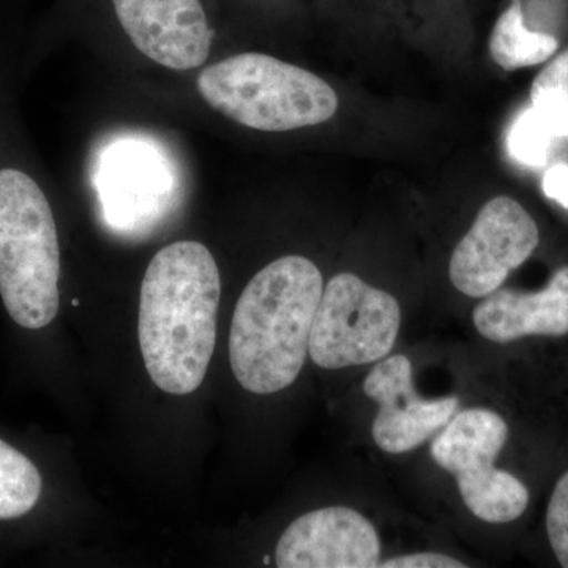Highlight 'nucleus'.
<instances>
[{
	"instance_id": "nucleus-11",
	"label": "nucleus",
	"mask_w": 568,
	"mask_h": 568,
	"mask_svg": "<svg viewBox=\"0 0 568 568\" xmlns=\"http://www.w3.org/2000/svg\"><path fill=\"white\" fill-rule=\"evenodd\" d=\"M558 48L559 40L552 33L534 31L526 24L525 11L515 0L497 18L489 37L493 61L507 71L540 65L552 58Z\"/></svg>"
},
{
	"instance_id": "nucleus-12",
	"label": "nucleus",
	"mask_w": 568,
	"mask_h": 568,
	"mask_svg": "<svg viewBox=\"0 0 568 568\" xmlns=\"http://www.w3.org/2000/svg\"><path fill=\"white\" fill-rule=\"evenodd\" d=\"M41 487L31 459L0 439V521L28 515L39 503Z\"/></svg>"
},
{
	"instance_id": "nucleus-13",
	"label": "nucleus",
	"mask_w": 568,
	"mask_h": 568,
	"mask_svg": "<svg viewBox=\"0 0 568 568\" xmlns=\"http://www.w3.org/2000/svg\"><path fill=\"white\" fill-rule=\"evenodd\" d=\"M559 140L551 123L534 106L521 112L507 134V151L523 166L541 168L548 163L549 151Z\"/></svg>"
},
{
	"instance_id": "nucleus-9",
	"label": "nucleus",
	"mask_w": 568,
	"mask_h": 568,
	"mask_svg": "<svg viewBox=\"0 0 568 568\" xmlns=\"http://www.w3.org/2000/svg\"><path fill=\"white\" fill-rule=\"evenodd\" d=\"M275 562L280 568H376L381 540L372 521L354 508H320L287 526Z\"/></svg>"
},
{
	"instance_id": "nucleus-4",
	"label": "nucleus",
	"mask_w": 568,
	"mask_h": 568,
	"mask_svg": "<svg viewBox=\"0 0 568 568\" xmlns=\"http://www.w3.org/2000/svg\"><path fill=\"white\" fill-rule=\"evenodd\" d=\"M61 242L47 192L22 168H0V297L14 323L50 325L61 305Z\"/></svg>"
},
{
	"instance_id": "nucleus-16",
	"label": "nucleus",
	"mask_w": 568,
	"mask_h": 568,
	"mask_svg": "<svg viewBox=\"0 0 568 568\" xmlns=\"http://www.w3.org/2000/svg\"><path fill=\"white\" fill-rule=\"evenodd\" d=\"M538 97H558L568 100V50L548 63L530 88V100Z\"/></svg>"
},
{
	"instance_id": "nucleus-10",
	"label": "nucleus",
	"mask_w": 568,
	"mask_h": 568,
	"mask_svg": "<svg viewBox=\"0 0 568 568\" xmlns=\"http://www.w3.org/2000/svg\"><path fill=\"white\" fill-rule=\"evenodd\" d=\"M473 321L478 334L499 345L525 336L567 335L568 265L536 293L499 287L476 306Z\"/></svg>"
},
{
	"instance_id": "nucleus-3",
	"label": "nucleus",
	"mask_w": 568,
	"mask_h": 568,
	"mask_svg": "<svg viewBox=\"0 0 568 568\" xmlns=\"http://www.w3.org/2000/svg\"><path fill=\"white\" fill-rule=\"evenodd\" d=\"M323 272L301 254L261 268L235 304L230 361L235 379L254 395L293 386L304 368Z\"/></svg>"
},
{
	"instance_id": "nucleus-1",
	"label": "nucleus",
	"mask_w": 568,
	"mask_h": 568,
	"mask_svg": "<svg viewBox=\"0 0 568 568\" xmlns=\"http://www.w3.org/2000/svg\"><path fill=\"white\" fill-rule=\"evenodd\" d=\"M65 26L118 80H163L230 51L215 0H67Z\"/></svg>"
},
{
	"instance_id": "nucleus-5",
	"label": "nucleus",
	"mask_w": 568,
	"mask_h": 568,
	"mask_svg": "<svg viewBox=\"0 0 568 568\" xmlns=\"http://www.w3.org/2000/svg\"><path fill=\"white\" fill-rule=\"evenodd\" d=\"M507 439L499 414L474 407L455 414L432 444L433 459L457 478L465 506L491 525L515 521L529 504L526 485L495 466Z\"/></svg>"
},
{
	"instance_id": "nucleus-15",
	"label": "nucleus",
	"mask_w": 568,
	"mask_h": 568,
	"mask_svg": "<svg viewBox=\"0 0 568 568\" xmlns=\"http://www.w3.org/2000/svg\"><path fill=\"white\" fill-rule=\"evenodd\" d=\"M547 532L556 559L568 568V470L559 478L549 499Z\"/></svg>"
},
{
	"instance_id": "nucleus-14",
	"label": "nucleus",
	"mask_w": 568,
	"mask_h": 568,
	"mask_svg": "<svg viewBox=\"0 0 568 568\" xmlns=\"http://www.w3.org/2000/svg\"><path fill=\"white\" fill-rule=\"evenodd\" d=\"M287 0H215L219 10L220 29L227 48L234 50L239 33L244 31L245 24L252 21L260 11L278 9Z\"/></svg>"
},
{
	"instance_id": "nucleus-18",
	"label": "nucleus",
	"mask_w": 568,
	"mask_h": 568,
	"mask_svg": "<svg viewBox=\"0 0 568 568\" xmlns=\"http://www.w3.org/2000/svg\"><path fill=\"white\" fill-rule=\"evenodd\" d=\"M545 196L568 209V166L556 164L549 168L541 182Z\"/></svg>"
},
{
	"instance_id": "nucleus-8",
	"label": "nucleus",
	"mask_w": 568,
	"mask_h": 568,
	"mask_svg": "<svg viewBox=\"0 0 568 568\" xmlns=\"http://www.w3.org/2000/svg\"><path fill=\"white\" fill-rule=\"evenodd\" d=\"M364 392L379 406L373 422V439L386 454H406L422 446L450 422L459 406L458 396H418L413 364L402 354L383 358L366 376Z\"/></svg>"
},
{
	"instance_id": "nucleus-2",
	"label": "nucleus",
	"mask_w": 568,
	"mask_h": 568,
	"mask_svg": "<svg viewBox=\"0 0 568 568\" xmlns=\"http://www.w3.org/2000/svg\"><path fill=\"white\" fill-rule=\"evenodd\" d=\"M222 275L209 246L178 241L153 254L142 276L138 335L156 387L189 395L203 384L216 338Z\"/></svg>"
},
{
	"instance_id": "nucleus-6",
	"label": "nucleus",
	"mask_w": 568,
	"mask_h": 568,
	"mask_svg": "<svg viewBox=\"0 0 568 568\" xmlns=\"http://www.w3.org/2000/svg\"><path fill=\"white\" fill-rule=\"evenodd\" d=\"M402 327V306L394 295L361 276L343 272L324 284L308 354L324 369L383 361Z\"/></svg>"
},
{
	"instance_id": "nucleus-7",
	"label": "nucleus",
	"mask_w": 568,
	"mask_h": 568,
	"mask_svg": "<svg viewBox=\"0 0 568 568\" xmlns=\"http://www.w3.org/2000/svg\"><path fill=\"white\" fill-rule=\"evenodd\" d=\"M538 244L540 233L532 215L514 197H493L455 246L448 265L450 282L467 297H487L532 256Z\"/></svg>"
},
{
	"instance_id": "nucleus-17",
	"label": "nucleus",
	"mask_w": 568,
	"mask_h": 568,
	"mask_svg": "<svg viewBox=\"0 0 568 568\" xmlns=\"http://www.w3.org/2000/svg\"><path fill=\"white\" fill-rule=\"evenodd\" d=\"M383 568H466V564L439 552H416V555L398 556L384 560Z\"/></svg>"
}]
</instances>
